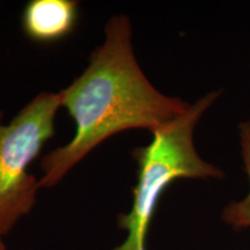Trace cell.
Returning a JSON list of instances; mask_svg holds the SVG:
<instances>
[{
  "label": "cell",
  "mask_w": 250,
  "mask_h": 250,
  "mask_svg": "<svg viewBox=\"0 0 250 250\" xmlns=\"http://www.w3.org/2000/svg\"><path fill=\"white\" fill-rule=\"evenodd\" d=\"M126 15L110 18L104 41L92 52L89 65L59 92L62 107L76 123L66 145L43 156L40 188L54 187L94 148L114 134L131 129L151 132L177 118L189 103L159 92L140 68Z\"/></svg>",
  "instance_id": "6da1fadb"
},
{
  "label": "cell",
  "mask_w": 250,
  "mask_h": 250,
  "mask_svg": "<svg viewBox=\"0 0 250 250\" xmlns=\"http://www.w3.org/2000/svg\"><path fill=\"white\" fill-rule=\"evenodd\" d=\"M220 94L213 90L199 98L181 116L153 131L149 145L133 149L132 156L138 164L133 202L129 213L118 218V226L126 232V237L112 250H146V237L159 199L176 180L225 176L220 168L203 160L193 142L197 124Z\"/></svg>",
  "instance_id": "7a4b0ae2"
},
{
  "label": "cell",
  "mask_w": 250,
  "mask_h": 250,
  "mask_svg": "<svg viewBox=\"0 0 250 250\" xmlns=\"http://www.w3.org/2000/svg\"><path fill=\"white\" fill-rule=\"evenodd\" d=\"M62 107L59 93H40L8 124L0 111V233L11 232L33 210L39 180L28 167L55 134L56 115Z\"/></svg>",
  "instance_id": "3957f363"
},
{
  "label": "cell",
  "mask_w": 250,
  "mask_h": 250,
  "mask_svg": "<svg viewBox=\"0 0 250 250\" xmlns=\"http://www.w3.org/2000/svg\"><path fill=\"white\" fill-rule=\"evenodd\" d=\"M79 5L74 0H31L23 9L24 34L39 43L61 41L73 33Z\"/></svg>",
  "instance_id": "277c9868"
},
{
  "label": "cell",
  "mask_w": 250,
  "mask_h": 250,
  "mask_svg": "<svg viewBox=\"0 0 250 250\" xmlns=\"http://www.w3.org/2000/svg\"><path fill=\"white\" fill-rule=\"evenodd\" d=\"M239 139L243 166L250 183V121L239 124ZM223 219L236 229L250 227V190L242 201L230 202L224 208Z\"/></svg>",
  "instance_id": "5b68a950"
},
{
  "label": "cell",
  "mask_w": 250,
  "mask_h": 250,
  "mask_svg": "<svg viewBox=\"0 0 250 250\" xmlns=\"http://www.w3.org/2000/svg\"><path fill=\"white\" fill-rule=\"evenodd\" d=\"M2 237H4V235L0 233V250H8L7 247H6V245H5L4 240H2Z\"/></svg>",
  "instance_id": "8992f818"
}]
</instances>
